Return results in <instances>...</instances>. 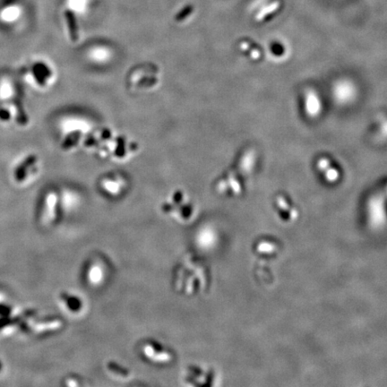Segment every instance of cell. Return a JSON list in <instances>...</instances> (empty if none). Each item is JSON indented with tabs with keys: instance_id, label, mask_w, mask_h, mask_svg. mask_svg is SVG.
Returning <instances> with one entry per match:
<instances>
[{
	"instance_id": "6da1fadb",
	"label": "cell",
	"mask_w": 387,
	"mask_h": 387,
	"mask_svg": "<svg viewBox=\"0 0 387 387\" xmlns=\"http://www.w3.org/2000/svg\"><path fill=\"white\" fill-rule=\"evenodd\" d=\"M143 354L149 360H151L154 363H169L172 359V356L164 350L155 348L151 343H148L145 345L143 348Z\"/></svg>"
},
{
	"instance_id": "52a82bcc",
	"label": "cell",
	"mask_w": 387,
	"mask_h": 387,
	"mask_svg": "<svg viewBox=\"0 0 387 387\" xmlns=\"http://www.w3.org/2000/svg\"><path fill=\"white\" fill-rule=\"evenodd\" d=\"M19 6L16 4L15 0L11 1L10 3H8V5H6L2 9V16L5 19H8V20H13L17 17L18 14H19Z\"/></svg>"
},
{
	"instance_id": "30bf717a",
	"label": "cell",
	"mask_w": 387,
	"mask_h": 387,
	"mask_svg": "<svg viewBox=\"0 0 387 387\" xmlns=\"http://www.w3.org/2000/svg\"><path fill=\"white\" fill-rule=\"evenodd\" d=\"M104 187L107 189V191H109L110 193H113V195H114V193H118L119 189H120L119 185L117 183H114V182H106L104 184Z\"/></svg>"
},
{
	"instance_id": "5b68a950",
	"label": "cell",
	"mask_w": 387,
	"mask_h": 387,
	"mask_svg": "<svg viewBox=\"0 0 387 387\" xmlns=\"http://www.w3.org/2000/svg\"><path fill=\"white\" fill-rule=\"evenodd\" d=\"M104 269L102 267V264H92L91 268L89 269L88 281L92 285H100L103 280H104Z\"/></svg>"
},
{
	"instance_id": "8992f818",
	"label": "cell",
	"mask_w": 387,
	"mask_h": 387,
	"mask_svg": "<svg viewBox=\"0 0 387 387\" xmlns=\"http://www.w3.org/2000/svg\"><path fill=\"white\" fill-rule=\"evenodd\" d=\"M281 4L282 3H281L280 0H275L273 2H270L257 13V15H256V20L258 22H262L264 19H266L268 16L272 15V14H275V12H277L280 9Z\"/></svg>"
},
{
	"instance_id": "9c48e42d",
	"label": "cell",
	"mask_w": 387,
	"mask_h": 387,
	"mask_svg": "<svg viewBox=\"0 0 387 387\" xmlns=\"http://www.w3.org/2000/svg\"><path fill=\"white\" fill-rule=\"evenodd\" d=\"M66 19H67V27L70 32L71 40L73 42L78 41V30H76V24H75V20H74V15L73 13H71L69 11H67L66 13Z\"/></svg>"
},
{
	"instance_id": "3957f363",
	"label": "cell",
	"mask_w": 387,
	"mask_h": 387,
	"mask_svg": "<svg viewBox=\"0 0 387 387\" xmlns=\"http://www.w3.org/2000/svg\"><path fill=\"white\" fill-rule=\"evenodd\" d=\"M317 168L320 170L321 172L324 174L325 180L328 182H335L339 180L340 173L338 169H335L334 166L332 165L331 162L327 158H321L317 162Z\"/></svg>"
},
{
	"instance_id": "ba28073f",
	"label": "cell",
	"mask_w": 387,
	"mask_h": 387,
	"mask_svg": "<svg viewBox=\"0 0 387 387\" xmlns=\"http://www.w3.org/2000/svg\"><path fill=\"white\" fill-rule=\"evenodd\" d=\"M14 112H15V119L19 125L26 126L28 124V119L25 114V110L23 109V106L18 101L14 102Z\"/></svg>"
},
{
	"instance_id": "7a4b0ae2",
	"label": "cell",
	"mask_w": 387,
	"mask_h": 387,
	"mask_svg": "<svg viewBox=\"0 0 387 387\" xmlns=\"http://www.w3.org/2000/svg\"><path fill=\"white\" fill-rule=\"evenodd\" d=\"M305 110L307 116L317 118L322 110V103L319 96L314 90H308L305 94Z\"/></svg>"
},
{
	"instance_id": "277c9868",
	"label": "cell",
	"mask_w": 387,
	"mask_h": 387,
	"mask_svg": "<svg viewBox=\"0 0 387 387\" xmlns=\"http://www.w3.org/2000/svg\"><path fill=\"white\" fill-rule=\"evenodd\" d=\"M36 162H37V157L35 155H31V156H29L28 158L25 159L24 162L16 169V173H15L16 180L23 181L25 180V178L28 175L29 171L31 170L33 166L35 165Z\"/></svg>"
}]
</instances>
